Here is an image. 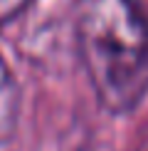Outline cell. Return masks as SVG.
Segmentation results:
<instances>
[{
  "mask_svg": "<svg viewBox=\"0 0 148 151\" xmlns=\"http://www.w3.org/2000/svg\"><path fill=\"white\" fill-rule=\"evenodd\" d=\"M77 42L99 102L126 114L148 92V20L138 0H79Z\"/></svg>",
  "mask_w": 148,
  "mask_h": 151,
  "instance_id": "1",
  "label": "cell"
},
{
  "mask_svg": "<svg viewBox=\"0 0 148 151\" xmlns=\"http://www.w3.org/2000/svg\"><path fill=\"white\" fill-rule=\"evenodd\" d=\"M17 102H20V94H17V84L10 74L8 62L0 55V144L8 141L15 131L17 124Z\"/></svg>",
  "mask_w": 148,
  "mask_h": 151,
  "instance_id": "2",
  "label": "cell"
},
{
  "mask_svg": "<svg viewBox=\"0 0 148 151\" xmlns=\"http://www.w3.org/2000/svg\"><path fill=\"white\" fill-rule=\"evenodd\" d=\"M30 5V0H0V25L12 22L17 15H22V10Z\"/></svg>",
  "mask_w": 148,
  "mask_h": 151,
  "instance_id": "3",
  "label": "cell"
}]
</instances>
